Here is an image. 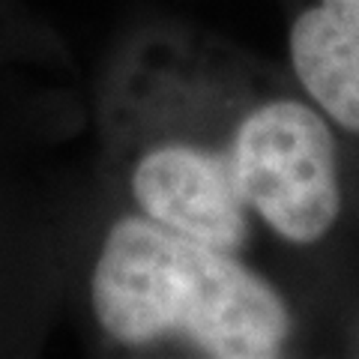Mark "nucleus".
Masks as SVG:
<instances>
[{"instance_id": "f03ea898", "label": "nucleus", "mask_w": 359, "mask_h": 359, "mask_svg": "<svg viewBox=\"0 0 359 359\" xmlns=\"http://www.w3.org/2000/svg\"><path fill=\"white\" fill-rule=\"evenodd\" d=\"M87 309L108 347L204 359H276L297 344L290 299L249 255L138 210L108 222L87 269Z\"/></svg>"}, {"instance_id": "7ed1b4c3", "label": "nucleus", "mask_w": 359, "mask_h": 359, "mask_svg": "<svg viewBox=\"0 0 359 359\" xmlns=\"http://www.w3.org/2000/svg\"><path fill=\"white\" fill-rule=\"evenodd\" d=\"M290 81L359 138V0H299L287 25Z\"/></svg>"}, {"instance_id": "f257e3e1", "label": "nucleus", "mask_w": 359, "mask_h": 359, "mask_svg": "<svg viewBox=\"0 0 359 359\" xmlns=\"http://www.w3.org/2000/svg\"><path fill=\"white\" fill-rule=\"evenodd\" d=\"M105 138L129 207L222 249H318L344 216L339 129L290 84L198 30H147L105 87Z\"/></svg>"}]
</instances>
